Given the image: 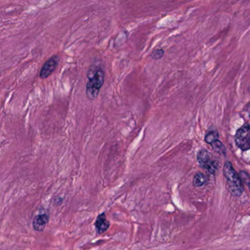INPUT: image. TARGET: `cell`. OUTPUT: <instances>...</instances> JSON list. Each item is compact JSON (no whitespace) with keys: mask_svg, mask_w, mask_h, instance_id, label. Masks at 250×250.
I'll use <instances>...</instances> for the list:
<instances>
[{"mask_svg":"<svg viewBox=\"0 0 250 250\" xmlns=\"http://www.w3.org/2000/svg\"><path fill=\"white\" fill-rule=\"evenodd\" d=\"M247 112H248L249 115H250V103L248 105H247Z\"/></svg>","mask_w":250,"mask_h":250,"instance_id":"12","label":"cell"},{"mask_svg":"<svg viewBox=\"0 0 250 250\" xmlns=\"http://www.w3.org/2000/svg\"><path fill=\"white\" fill-rule=\"evenodd\" d=\"M247 185H248L249 188H250V182L248 183V184H247Z\"/></svg>","mask_w":250,"mask_h":250,"instance_id":"13","label":"cell"},{"mask_svg":"<svg viewBox=\"0 0 250 250\" xmlns=\"http://www.w3.org/2000/svg\"><path fill=\"white\" fill-rule=\"evenodd\" d=\"M60 61V58L58 55L49 58L44 65L41 69L40 77L42 79H46L55 71L57 66H58V62Z\"/></svg>","mask_w":250,"mask_h":250,"instance_id":"5","label":"cell"},{"mask_svg":"<svg viewBox=\"0 0 250 250\" xmlns=\"http://www.w3.org/2000/svg\"><path fill=\"white\" fill-rule=\"evenodd\" d=\"M205 140H206V143L212 145L213 143H214L215 142L219 140V134H218L216 131H210V132L206 135Z\"/></svg>","mask_w":250,"mask_h":250,"instance_id":"9","label":"cell"},{"mask_svg":"<svg viewBox=\"0 0 250 250\" xmlns=\"http://www.w3.org/2000/svg\"><path fill=\"white\" fill-rule=\"evenodd\" d=\"M109 227H110V222L106 218V213H103L99 215L95 222V228L98 233H104L109 229Z\"/></svg>","mask_w":250,"mask_h":250,"instance_id":"6","label":"cell"},{"mask_svg":"<svg viewBox=\"0 0 250 250\" xmlns=\"http://www.w3.org/2000/svg\"><path fill=\"white\" fill-rule=\"evenodd\" d=\"M197 160L202 167L204 168L206 171L210 174H214L218 167V163L211 154L206 150H200L197 155Z\"/></svg>","mask_w":250,"mask_h":250,"instance_id":"3","label":"cell"},{"mask_svg":"<svg viewBox=\"0 0 250 250\" xmlns=\"http://www.w3.org/2000/svg\"><path fill=\"white\" fill-rule=\"evenodd\" d=\"M86 94L90 101L95 100L99 96L101 89L104 83L105 73L101 67H93L87 74Z\"/></svg>","mask_w":250,"mask_h":250,"instance_id":"1","label":"cell"},{"mask_svg":"<svg viewBox=\"0 0 250 250\" xmlns=\"http://www.w3.org/2000/svg\"><path fill=\"white\" fill-rule=\"evenodd\" d=\"M224 175L227 180L228 188L232 195L239 197L244 191L242 181L241 177L237 174L234 168L232 167L230 162H228L225 164L223 168Z\"/></svg>","mask_w":250,"mask_h":250,"instance_id":"2","label":"cell"},{"mask_svg":"<svg viewBox=\"0 0 250 250\" xmlns=\"http://www.w3.org/2000/svg\"><path fill=\"white\" fill-rule=\"evenodd\" d=\"M213 146V150L217 153H220V154L226 155V149H225V146L222 145L221 142L218 141L215 142L214 143L211 145Z\"/></svg>","mask_w":250,"mask_h":250,"instance_id":"10","label":"cell"},{"mask_svg":"<svg viewBox=\"0 0 250 250\" xmlns=\"http://www.w3.org/2000/svg\"><path fill=\"white\" fill-rule=\"evenodd\" d=\"M208 177L205 174L198 172L194 176V180H193V184L195 187H202V186L205 185L208 182Z\"/></svg>","mask_w":250,"mask_h":250,"instance_id":"8","label":"cell"},{"mask_svg":"<svg viewBox=\"0 0 250 250\" xmlns=\"http://www.w3.org/2000/svg\"><path fill=\"white\" fill-rule=\"evenodd\" d=\"M235 141L238 147L241 150H247L250 149V126L244 125L236 132Z\"/></svg>","mask_w":250,"mask_h":250,"instance_id":"4","label":"cell"},{"mask_svg":"<svg viewBox=\"0 0 250 250\" xmlns=\"http://www.w3.org/2000/svg\"><path fill=\"white\" fill-rule=\"evenodd\" d=\"M164 51L162 49H156L151 54V58L153 60H159L163 57Z\"/></svg>","mask_w":250,"mask_h":250,"instance_id":"11","label":"cell"},{"mask_svg":"<svg viewBox=\"0 0 250 250\" xmlns=\"http://www.w3.org/2000/svg\"><path fill=\"white\" fill-rule=\"evenodd\" d=\"M49 220V215L46 214V213L37 215V216H35L34 219H33V228L36 231L42 232L46 228Z\"/></svg>","mask_w":250,"mask_h":250,"instance_id":"7","label":"cell"}]
</instances>
